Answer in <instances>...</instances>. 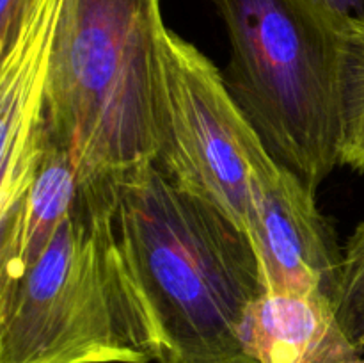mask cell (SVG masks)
<instances>
[{"instance_id":"obj_10","label":"cell","mask_w":364,"mask_h":363,"mask_svg":"<svg viewBox=\"0 0 364 363\" xmlns=\"http://www.w3.org/2000/svg\"><path fill=\"white\" fill-rule=\"evenodd\" d=\"M340 116V164L364 171V18L341 28Z\"/></svg>"},{"instance_id":"obj_4","label":"cell","mask_w":364,"mask_h":363,"mask_svg":"<svg viewBox=\"0 0 364 363\" xmlns=\"http://www.w3.org/2000/svg\"><path fill=\"white\" fill-rule=\"evenodd\" d=\"M228 85L281 166L316 189L340 164V18L322 0H212Z\"/></svg>"},{"instance_id":"obj_15","label":"cell","mask_w":364,"mask_h":363,"mask_svg":"<svg viewBox=\"0 0 364 363\" xmlns=\"http://www.w3.org/2000/svg\"><path fill=\"white\" fill-rule=\"evenodd\" d=\"M363 363H364V362H363Z\"/></svg>"},{"instance_id":"obj_6","label":"cell","mask_w":364,"mask_h":363,"mask_svg":"<svg viewBox=\"0 0 364 363\" xmlns=\"http://www.w3.org/2000/svg\"><path fill=\"white\" fill-rule=\"evenodd\" d=\"M249 237L262 262L267 294L336 301L343 249L320 214L315 189L279 166L255 203Z\"/></svg>"},{"instance_id":"obj_7","label":"cell","mask_w":364,"mask_h":363,"mask_svg":"<svg viewBox=\"0 0 364 363\" xmlns=\"http://www.w3.org/2000/svg\"><path fill=\"white\" fill-rule=\"evenodd\" d=\"M59 7L60 0H39L16 39L0 52V212L20 199L48 148L46 84Z\"/></svg>"},{"instance_id":"obj_11","label":"cell","mask_w":364,"mask_h":363,"mask_svg":"<svg viewBox=\"0 0 364 363\" xmlns=\"http://www.w3.org/2000/svg\"><path fill=\"white\" fill-rule=\"evenodd\" d=\"M334 310L345 335L364 351V221L343 248Z\"/></svg>"},{"instance_id":"obj_12","label":"cell","mask_w":364,"mask_h":363,"mask_svg":"<svg viewBox=\"0 0 364 363\" xmlns=\"http://www.w3.org/2000/svg\"><path fill=\"white\" fill-rule=\"evenodd\" d=\"M39 0H0V52L16 39Z\"/></svg>"},{"instance_id":"obj_14","label":"cell","mask_w":364,"mask_h":363,"mask_svg":"<svg viewBox=\"0 0 364 363\" xmlns=\"http://www.w3.org/2000/svg\"><path fill=\"white\" fill-rule=\"evenodd\" d=\"M231 363H255V362H252V359L249 358V356H240V358L235 359V362H231Z\"/></svg>"},{"instance_id":"obj_3","label":"cell","mask_w":364,"mask_h":363,"mask_svg":"<svg viewBox=\"0 0 364 363\" xmlns=\"http://www.w3.org/2000/svg\"><path fill=\"white\" fill-rule=\"evenodd\" d=\"M162 0H60L46 84V128L82 184L155 157L153 100Z\"/></svg>"},{"instance_id":"obj_8","label":"cell","mask_w":364,"mask_h":363,"mask_svg":"<svg viewBox=\"0 0 364 363\" xmlns=\"http://www.w3.org/2000/svg\"><path fill=\"white\" fill-rule=\"evenodd\" d=\"M361 352L327 298L265 294L249 315L245 356L255 363H363Z\"/></svg>"},{"instance_id":"obj_1","label":"cell","mask_w":364,"mask_h":363,"mask_svg":"<svg viewBox=\"0 0 364 363\" xmlns=\"http://www.w3.org/2000/svg\"><path fill=\"white\" fill-rule=\"evenodd\" d=\"M114 221L156 340V363H231L267 294L245 230L153 160L114 180Z\"/></svg>"},{"instance_id":"obj_9","label":"cell","mask_w":364,"mask_h":363,"mask_svg":"<svg viewBox=\"0 0 364 363\" xmlns=\"http://www.w3.org/2000/svg\"><path fill=\"white\" fill-rule=\"evenodd\" d=\"M78 191L73 160L50 141L28 187L0 212V287L13 283L38 260L73 209Z\"/></svg>"},{"instance_id":"obj_2","label":"cell","mask_w":364,"mask_h":363,"mask_svg":"<svg viewBox=\"0 0 364 363\" xmlns=\"http://www.w3.org/2000/svg\"><path fill=\"white\" fill-rule=\"evenodd\" d=\"M114 180L82 184L38 260L0 287V363L156 362L117 241Z\"/></svg>"},{"instance_id":"obj_13","label":"cell","mask_w":364,"mask_h":363,"mask_svg":"<svg viewBox=\"0 0 364 363\" xmlns=\"http://www.w3.org/2000/svg\"><path fill=\"white\" fill-rule=\"evenodd\" d=\"M340 18H364V0H322Z\"/></svg>"},{"instance_id":"obj_5","label":"cell","mask_w":364,"mask_h":363,"mask_svg":"<svg viewBox=\"0 0 364 363\" xmlns=\"http://www.w3.org/2000/svg\"><path fill=\"white\" fill-rule=\"evenodd\" d=\"M153 162L249 233L263 184L281 164L215 64L166 27L153 100Z\"/></svg>"}]
</instances>
